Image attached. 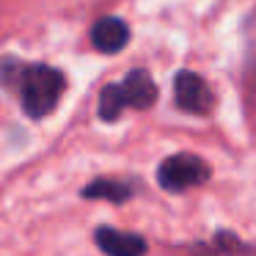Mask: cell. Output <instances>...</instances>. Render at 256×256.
<instances>
[{"label": "cell", "instance_id": "1", "mask_svg": "<svg viewBox=\"0 0 256 256\" xmlns=\"http://www.w3.org/2000/svg\"><path fill=\"white\" fill-rule=\"evenodd\" d=\"M12 69L14 78L6 74L3 83H17L22 110L30 118H44L47 113L56 110V105L66 91V78L61 69L47 66V64H22V66L12 64Z\"/></svg>", "mask_w": 256, "mask_h": 256}, {"label": "cell", "instance_id": "2", "mask_svg": "<svg viewBox=\"0 0 256 256\" xmlns=\"http://www.w3.org/2000/svg\"><path fill=\"white\" fill-rule=\"evenodd\" d=\"M157 100V86L146 69H132L122 83H110L102 88L100 94V118L102 122H116L122 110L135 108V110H146Z\"/></svg>", "mask_w": 256, "mask_h": 256}, {"label": "cell", "instance_id": "3", "mask_svg": "<svg viewBox=\"0 0 256 256\" xmlns=\"http://www.w3.org/2000/svg\"><path fill=\"white\" fill-rule=\"evenodd\" d=\"M210 166L201 160L198 154H190V152H179L171 154L160 162L157 168V184L168 193H184L190 188H198L210 179Z\"/></svg>", "mask_w": 256, "mask_h": 256}, {"label": "cell", "instance_id": "4", "mask_svg": "<svg viewBox=\"0 0 256 256\" xmlns=\"http://www.w3.org/2000/svg\"><path fill=\"white\" fill-rule=\"evenodd\" d=\"M174 100H176L179 110L193 113V116H204L212 108V91L201 74L182 69L176 74V80H174Z\"/></svg>", "mask_w": 256, "mask_h": 256}, {"label": "cell", "instance_id": "5", "mask_svg": "<svg viewBox=\"0 0 256 256\" xmlns=\"http://www.w3.org/2000/svg\"><path fill=\"white\" fill-rule=\"evenodd\" d=\"M127 42H130V28H127V22L118 20V17H102V20H96L94 28H91V44L100 52L113 56V52L124 50Z\"/></svg>", "mask_w": 256, "mask_h": 256}, {"label": "cell", "instance_id": "6", "mask_svg": "<svg viewBox=\"0 0 256 256\" xmlns=\"http://www.w3.org/2000/svg\"><path fill=\"white\" fill-rule=\"evenodd\" d=\"M94 240H96V245L110 256H138V254H144V250L149 248L146 240L138 237V234L118 232V228H108V226L96 228Z\"/></svg>", "mask_w": 256, "mask_h": 256}, {"label": "cell", "instance_id": "7", "mask_svg": "<svg viewBox=\"0 0 256 256\" xmlns=\"http://www.w3.org/2000/svg\"><path fill=\"white\" fill-rule=\"evenodd\" d=\"M132 184L130 182H122V179H94L91 184L83 188V196L86 198H108V201H127L132 196Z\"/></svg>", "mask_w": 256, "mask_h": 256}]
</instances>
